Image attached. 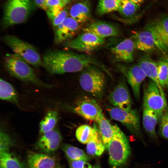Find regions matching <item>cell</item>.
Masks as SVG:
<instances>
[{
  "instance_id": "cell-21",
  "label": "cell",
  "mask_w": 168,
  "mask_h": 168,
  "mask_svg": "<svg viewBox=\"0 0 168 168\" xmlns=\"http://www.w3.org/2000/svg\"><path fill=\"white\" fill-rule=\"evenodd\" d=\"M160 120L159 117L156 113L143 106V126L149 136L154 140H156L157 139L155 127L157 123Z\"/></svg>"
},
{
  "instance_id": "cell-8",
  "label": "cell",
  "mask_w": 168,
  "mask_h": 168,
  "mask_svg": "<svg viewBox=\"0 0 168 168\" xmlns=\"http://www.w3.org/2000/svg\"><path fill=\"white\" fill-rule=\"evenodd\" d=\"M107 110L112 119L123 124L145 144L141 130L139 115L136 110L132 109L127 111L114 107L108 108Z\"/></svg>"
},
{
  "instance_id": "cell-5",
  "label": "cell",
  "mask_w": 168,
  "mask_h": 168,
  "mask_svg": "<svg viewBox=\"0 0 168 168\" xmlns=\"http://www.w3.org/2000/svg\"><path fill=\"white\" fill-rule=\"evenodd\" d=\"M135 49L147 52L158 49L163 53L168 51V49L156 30L149 23L144 30L136 32L131 37Z\"/></svg>"
},
{
  "instance_id": "cell-15",
  "label": "cell",
  "mask_w": 168,
  "mask_h": 168,
  "mask_svg": "<svg viewBox=\"0 0 168 168\" xmlns=\"http://www.w3.org/2000/svg\"><path fill=\"white\" fill-rule=\"evenodd\" d=\"M83 32L89 33L103 39L118 37L120 35L119 29L114 26L103 21L92 22L83 28Z\"/></svg>"
},
{
  "instance_id": "cell-13",
  "label": "cell",
  "mask_w": 168,
  "mask_h": 168,
  "mask_svg": "<svg viewBox=\"0 0 168 168\" xmlns=\"http://www.w3.org/2000/svg\"><path fill=\"white\" fill-rule=\"evenodd\" d=\"M79 23L71 17L67 16L54 28V41L60 44L72 39L77 32Z\"/></svg>"
},
{
  "instance_id": "cell-38",
  "label": "cell",
  "mask_w": 168,
  "mask_h": 168,
  "mask_svg": "<svg viewBox=\"0 0 168 168\" xmlns=\"http://www.w3.org/2000/svg\"><path fill=\"white\" fill-rule=\"evenodd\" d=\"M35 1L36 5L40 8L46 12L48 10V0H35Z\"/></svg>"
},
{
  "instance_id": "cell-4",
  "label": "cell",
  "mask_w": 168,
  "mask_h": 168,
  "mask_svg": "<svg viewBox=\"0 0 168 168\" xmlns=\"http://www.w3.org/2000/svg\"><path fill=\"white\" fill-rule=\"evenodd\" d=\"M32 9L31 0H7L4 6L2 27L6 29L25 22Z\"/></svg>"
},
{
  "instance_id": "cell-1",
  "label": "cell",
  "mask_w": 168,
  "mask_h": 168,
  "mask_svg": "<svg viewBox=\"0 0 168 168\" xmlns=\"http://www.w3.org/2000/svg\"><path fill=\"white\" fill-rule=\"evenodd\" d=\"M42 59L43 67L52 74L78 72L92 65L108 72L104 65L92 56L69 51L50 50L44 54Z\"/></svg>"
},
{
  "instance_id": "cell-43",
  "label": "cell",
  "mask_w": 168,
  "mask_h": 168,
  "mask_svg": "<svg viewBox=\"0 0 168 168\" xmlns=\"http://www.w3.org/2000/svg\"><path fill=\"white\" fill-rule=\"evenodd\" d=\"M166 86H168V79H167V82L166 83Z\"/></svg>"
},
{
  "instance_id": "cell-44",
  "label": "cell",
  "mask_w": 168,
  "mask_h": 168,
  "mask_svg": "<svg viewBox=\"0 0 168 168\" xmlns=\"http://www.w3.org/2000/svg\"><path fill=\"white\" fill-rule=\"evenodd\" d=\"M120 0L121 1V0Z\"/></svg>"
},
{
  "instance_id": "cell-19",
  "label": "cell",
  "mask_w": 168,
  "mask_h": 168,
  "mask_svg": "<svg viewBox=\"0 0 168 168\" xmlns=\"http://www.w3.org/2000/svg\"><path fill=\"white\" fill-rule=\"evenodd\" d=\"M27 163L29 168H54L57 166L56 160L53 157L33 152L28 154Z\"/></svg>"
},
{
  "instance_id": "cell-41",
  "label": "cell",
  "mask_w": 168,
  "mask_h": 168,
  "mask_svg": "<svg viewBox=\"0 0 168 168\" xmlns=\"http://www.w3.org/2000/svg\"><path fill=\"white\" fill-rule=\"evenodd\" d=\"M66 4L69 2L71 0H62Z\"/></svg>"
},
{
  "instance_id": "cell-30",
  "label": "cell",
  "mask_w": 168,
  "mask_h": 168,
  "mask_svg": "<svg viewBox=\"0 0 168 168\" xmlns=\"http://www.w3.org/2000/svg\"><path fill=\"white\" fill-rule=\"evenodd\" d=\"M120 0H99L97 12L100 15L118 10Z\"/></svg>"
},
{
  "instance_id": "cell-40",
  "label": "cell",
  "mask_w": 168,
  "mask_h": 168,
  "mask_svg": "<svg viewBox=\"0 0 168 168\" xmlns=\"http://www.w3.org/2000/svg\"><path fill=\"white\" fill-rule=\"evenodd\" d=\"M91 168H101L100 166L99 165H96L92 166Z\"/></svg>"
},
{
  "instance_id": "cell-33",
  "label": "cell",
  "mask_w": 168,
  "mask_h": 168,
  "mask_svg": "<svg viewBox=\"0 0 168 168\" xmlns=\"http://www.w3.org/2000/svg\"><path fill=\"white\" fill-rule=\"evenodd\" d=\"M158 77L162 88L166 86L168 77V58L162 59L157 63Z\"/></svg>"
},
{
  "instance_id": "cell-42",
  "label": "cell",
  "mask_w": 168,
  "mask_h": 168,
  "mask_svg": "<svg viewBox=\"0 0 168 168\" xmlns=\"http://www.w3.org/2000/svg\"><path fill=\"white\" fill-rule=\"evenodd\" d=\"M54 168H62L61 167H60L59 166H56V167H54Z\"/></svg>"
},
{
  "instance_id": "cell-24",
  "label": "cell",
  "mask_w": 168,
  "mask_h": 168,
  "mask_svg": "<svg viewBox=\"0 0 168 168\" xmlns=\"http://www.w3.org/2000/svg\"><path fill=\"white\" fill-rule=\"evenodd\" d=\"M61 148L67 159L72 160H82L88 161L91 157L82 150L69 144H62Z\"/></svg>"
},
{
  "instance_id": "cell-17",
  "label": "cell",
  "mask_w": 168,
  "mask_h": 168,
  "mask_svg": "<svg viewBox=\"0 0 168 168\" xmlns=\"http://www.w3.org/2000/svg\"><path fill=\"white\" fill-rule=\"evenodd\" d=\"M123 71L135 97L139 99L141 84L147 77L145 74L138 63L131 65Z\"/></svg>"
},
{
  "instance_id": "cell-29",
  "label": "cell",
  "mask_w": 168,
  "mask_h": 168,
  "mask_svg": "<svg viewBox=\"0 0 168 168\" xmlns=\"http://www.w3.org/2000/svg\"><path fill=\"white\" fill-rule=\"evenodd\" d=\"M96 127L95 125L93 128L86 124L80 126L76 131L77 139L82 143L87 144L93 138Z\"/></svg>"
},
{
  "instance_id": "cell-6",
  "label": "cell",
  "mask_w": 168,
  "mask_h": 168,
  "mask_svg": "<svg viewBox=\"0 0 168 168\" xmlns=\"http://www.w3.org/2000/svg\"><path fill=\"white\" fill-rule=\"evenodd\" d=\"M2 40L14 53L21 57L29 64L35 68L43 67L42 58L32 44L12 35H5Z\"/></svg>"
},
{
  "instance_id": "cell-23",
  "label": "cell",
  "mask_w": 168,
  "mask_h": 168,
  "mask_svg": "<svg viewBox=\"0 0 168 168\" xmlns=\"http://www.w3.org/2000/svg\"><path fill=\"white\" fill-rule=\"evenodd\" d=\"M105 149L101 136L96 127V131L91 139L87 144L86 152L90 156H99L102 155Z\"/></svg>"
},
{
  "instance_id": "cell-11",
  "label": "cell",
  "mask_w": 168,
  "mask_h": 168,
  "mask_svg": "<svg viewBox=\"0 0 168 168\" xmlns=\"http://www.w3.org/2000/svg\"><path fill=\"white\" fill-rule=\"evenodd\" d=\"M73 110L84 119L95 122L103 114L101 108L96 101L88 97L78 101Z\"/></svg>"
},
{
  "instance_id": "cell-7",
  "label": "cell",
  "mask_w": 168,
  "mask_h": 168,
  "mask_svg": "<svg viewBox=\"0 0 168 168\" xmlns=\"http://www.w3.org/2000/svg\"><path fill=\"white\" fill-rule=\"evenodd\" d=\"M102 70L95 65L89 66L82 70L79 79L82 88L96 97L101 96L105 84V76Z\"/></svg>"
},
{
  "instance_id": "cell-3",
  "label": "cell",
  "mask_w": 168,
  "mask_h": 168,
  "mask_svg": "<svg viewBox=\"0 0 168 168\" xmlns=\"http://www.w3.org/2000/svg\"><path fill=\"white\" fill-rule=\"evenodd\" d=\"M114 133L107 149L109 162L111 168H119L127 162L131 154V148L127 137L116 124Z\"/></svg>"
},
{
  "instance_id": "cell-27",
  "label": "cell",
  "mask_w": 168,
  "mask_h": 168,
  "mask_svg": "<svg viewBox=\"0 0 168 168\" xmlns=\"http://www.w3.org/2000/svg\"><path fill=\"white\" fill-rule=\"evenodd\" d=\"M0 168H25L24 164L9 151L0 152Z\"/></svg>"
},
{
  "instance_id": "cell-14",
  "label": "cell",
  "mask_w": 168,
  "mask_h": 168,
  "mask_svg": "<svg viewBox=\"0 0 168 168\" xmlns=\"http://www.w3.org/2000/svg\"><path fill=\"white\" fill-rule=\"evenodd\" d=\"M62 136L59 130L54 128L45 133L37 141L36 147L42 152L50 153L56 151L58 148L62 140Z\"/></svg>"
},
{
  "instance_id": "cell-35",
  "label": "cell",
  "mask_w": 168,
  "mask_h": 168,
  "mask_svg": "<svg viewBox=\"0 0 168 168\" xmlns=\"http://www.w3.org/2000/svg\"><path fill=\"white\" fill-rule=\"evenodd\" d=\"M160 122V133L162 137L168 140V109L164 113Z\"/></svg>"
},
{
  "instance_id": "cell-20",
  "label": "cell",
  "mask_w": 168,
  "mask_h": 168,
  "mask_svg": "<svg viewBox=\"0 0 168 168\" xmlns=\"http://www.w3.org/2000/svg\"><path fill=\"white\" fill-rule=\"evenodd\" d=\"M69 13L70 17L79 23H85L91 17V10L90 3L86 1L73 4L71 7Z\"/></svg>"
},
{
  "instance_id": "cell-12",
  "label": "cell",
  "mask_w": 168,
  "mask_h": 168,
  "mask_svg": "<svg viewBox=\"0 0 168 168\" xmlns=\"http://www.w3.org/2000/svg\"><path fill=\"white\" fill-rule=\"evenodd\" d=\"M110 103L114 107L129 111L132 109V101L128 88L124 82L115 87L108 97Z\"/></svg>"
},
{
  "instance_id": "cell-9",
  "label": "cell",
  "mask_w": 168,
  "mask_h": 168,
  "mask_svg": "<svg viewBox=\"0 0 168 168\" xmlns=\"http://www.w3.org/2000/svg\"><path fill=\"white\" fill-rule=\"evenodd\" d=\"M143 106L156 113L160 120L167 109L166 98L162 96L158 86L151 79L144 91Z\"/></svg>"
},
{
  "instance_id": "cell-34",
  "label": "cell",
  "mask_w": 168,
  "mask_h": 168,
  "mask_svg": "<svg viewBox=\"0 0 168 168\" xmlns=\"http://www.w3.org/2000/svg\"><path fill=\"white\" fill-rule=\"evenodd\" d=\"M12 141L10 136L4 131L1 130L0 133V152L9 151Z\"/></svg>"
},
{
  "instance_id": "cell-31",
  "label": "cell",
  "mask_w": 168,
  "mask_h": 168,
  "mask_svg": "<svg viewBox=\"0 0 168 168\" xmlns=\"http://www.w3.org/2000/svg\"><path fill=\"white\" fill-rule=\"evenodd\" d=\"M139 7L129 0H122L120 1L118 11L123 16L130 18L135 15Z\"/></svg>"
},
{
  "instance_id": "cell-39",
  "label": "cell",
  "mask_w": 168,
  "mask_h": 168,
  "mask_svg": "<svg viewBox=\"0 0 168 168\" xmlns=\"http://www.w3.org/2000/svg\"><path fill=\"white\" fill-rule=\"evenodd\" d=\"M133 3L140 6V5L143 2L144 0H129Z\"/></svg>"
},
{
  "instance_id": "cell-22",
  "label": "cell",
  "mask_w": 168,
  "mask_h": 168,
  "mask_svg": "<svg viewBox=\"0 0 168 168\" xmlns=\"http://www.w3.org/2000/svg\"><path fill=\"white\" fill-rule=\"evenodd\" d=\"M96 122L98 125V131L105 149H107L108 144L114 134V125L111 124L103 114L98 118Z\"/></svg>"
},
{
  "instance_id": "cell-26",
  "label": "cell",
  "mask_w": 168,
  "mask_h": 168,
  "mask_svg": "<svg viewBox=\"0 0 168 168\" xmlns=\"http://www.w3.org/2000/svg\"><path fill=\"white\" fill-rule=\"evenodd\" d=\"M156 30L168 49V15H164L150 23Z\"/></svg>"
},
{
  "instance_id": "cell-25",
  "label": "cell",
  "mask_w": 168,
  "mask_h": 168,
  "mask_svg": "<svg viewBox=\"0 0 168 168\" xmlns=\"http://www.w3.org/2000/svg\"><path fill=\"white\" fill-rule=\"evenodd\" d=\"M0 98L17 105L19 104L17 93L13 86L1 78L0 80Z\"/></svg>"
},
{
  "instance_id": "cell-18",
  "label": "cell",
  "mask_w": 168,
  "mask_h": 168,
  "mask_svg": "<svg viewBox=\"0 0 168 168\" xmlns=\"http://www.w3.org/2000/svg\"><path fill=\"white\" fill-rule=\"evenodd\" d=\"M137 63L144 72L146 76L156 83L159 87L161 95L165 97L163 88L158 79L157 63L154 61L149 56L144 55L139 58Z\"/></svg>"
},
{
  "instance_id": "cell-37",
  "label": "cell",
  "mask_w": 168,
  "mask_h": 168,
  "mask_svg": "<svg viewBox=\"0 0 168 168\" xmlns=\"http://www.w3.org/2000/svg\"><path fill=\"white\" fill-rule=\"evenodd\" d=\"M67 159L70 168H91L92 167L91 165L87 161Z\"/></svg>"
},
{
  "instance_id": "cell-32",
  "label": "cell",
  "mask_w": 168,
  "mask_h": 168,
  "mask_svg": "<svg viewBox=\"0 0 168 168\" xmlns=\"http://www.w3.org/2000/svg\"><path fill=\"white\" fill-rule=\"evenodd\" d=\"M46 13L54 29L60 24L68 16V12L65 7L58 10H48Z\"/></svg>"
},
{
  "instance_id": "cell-10",
  "label": "cell",
  "mask_w": 168,
  "mask_h": 168,
  "mask_svg": "<svg viewBox=\"0 0 168 168\" xmlns=\"http://www.w3.org/2000/svg\"><path fill=\"white\" fill-rule=\"evenodd\" d=\"M105 40L92 34L84 32L73 39L67 41L65 47L84 52H90L99 48L105 43Z\"/></svg>"
},
{
  "instance_id": "cell-16",
  "label": "cell",
  "mask_w": 168,
  "mask_h": 168,
  "mask_svg": "<svg viewBox=\"0 0 168 168\" xmlns=\"http://www.w3.org/2000/svg\"><path fill=\"white\" fill-rule=\"evenodd\" d=\"M135 49L133 40L130 37L111 48V52L116 61L131 63L133 60Z\"/></svg>"
},
{
  "instance_id": "cell-2",
  "label": "cell",
  "mask_w": 168,
  "mask_h": 168,
  "mask_svg": "<svg viewBox=\"0 0 168 168\" xmlns=\"http://www.w3.org/2000/svg\"><path fill=\"white\" fill-rule=\"evenodd\" d=\"M4 64L9 73L17 79L45 87L50 88L53 86L40 80L29 64L16 54H7L5 57Z\"/></svg>"
},
{
  "instance_id": "cell-28",
  "label": "cell",
  "mask_w": 168,
  "mask_h": 168,
  "mask_svg": "<svg viewBox=\"0 0 168 168\" xmlns=\"http://www.w3.org/2000/svg\"><path fill=\"white\" fill-rule=\"evenodd\" d=\"M58 113L55 110L49 111L40 123V131L43 134L54 128L58 120Z\"/></svg>"
},
{
  "instance_id": "cell-36",
  "label": "cell",
  "mask_w": 168,
  "mask_h": 168,
  "mask_svg": "<svg viewBox=\"0 0 168 168\" xmlns=\"http://www.w3.org/2000/svg\"><path fill=\"white\" fill-rule=\"evenodd\" d=\"M66 4L62 0H48V10H60L64 8Z\"/></svg>"
}]
</instances>
